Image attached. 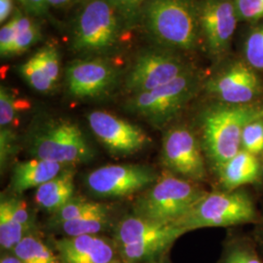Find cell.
<instances>
[{"instance_id":"obj_1","label":"cell","mask_w":263,"mask_h":263,"mask_svg":"<svg viewBox=\"0 0 263 263\" xmlns=\"http://www.w3.org/2000/svg\"><path fill=\"white\" fill-rule=\"evenodd\" d=\"M133 28L110 0H85L73 24L70 46L81 58L109 57L125 45Z\"/></svg>"},{"instance_id":"obj_2","label":"cell","mask_w":263,"mask_h":263,"mask_svg":"<svg viewBox=\"0 0 263 263\" xmlns=\"http://www.w3.org/2000/svg\"><path fill=\"white\" fill-rule=\"evenodd\" d=\"M140 23L158 47L173 52L194 50L201 37L196 0H148Z\"/></svg>"},{"instance_id":"obj_3","label":"cell","mask_w":263,"mask_h":263,"mask_svg":"<svg viewBox=\"0 0 263 263\" xmlns=\"http://www.w3.org/2000/svg\"><path fill=\"white\" fill-rule=\"evenodd\" d=\"M263 116V104L217 103L206 108L200 117L201 145L216 169L241 151L245 126Z\"/></svg>"},{"instance_id":"obj_4","label":"cell","mask_w":263,"mask_h":263,"mask_svg":"<svg viewBox=\"0 0 263 263\" xmlns=\"http://www.w3.org/2000/svg\"><path fill=\"white\" fill-rule=\"evenodd\" d=\"M207 193L198 182L166 170L137 199L133 214L162 223H175Z\"/></svg>"},{"instance_id":"obj_5","label":"cell","mask_w":263,"mask_h":263,"mask_svg":"<svg viewBox=\"0 0 263 263\" xmlns=\"http://www.w3.org/2000/svg\"><path fill=\"white\" fill-rule=\"evenodd\" d=\"M200 86L201 77L190 69L167 84L147 92L131 95L125 108L154 127H164L183 110L199 92Z\"/></svg>"},{"instance_id":"obj_6","label":"cell","mask_w":263,"mask_h":263,"mask_svg":"<svg viewBox=\"0 0 263 263\" xmlns=\"http://www.w3.org/2000/svg\"><path fill=\"white\" fill-rule=\"evenodd\" d=\"M257 213L252 197L242 189L208 192L175 224L185 233L208 227H228L254 222Z\"/></svg>"},{"instance_id":"obj_7","label":"cell","mask_w":263,"mask_h":263,"mask_svg":"<svg viewBox=\"0 0 263 263\" xmlns=\"http://www.w3.org/2000/svg\"><path fill=\"white\" fill-rule=\"evenodd\" d=\"M28 151L33 158L49 160L70 167L93 157L83 132L76 123L55 119L44 123L30 136Z\"/></svg>"},{"instance_id":"obj_8","label":"cell","mask_w":263,"mask_h":263,"mask_svg":"<svg viewBox=\"0 0 263 263\" xmlns=\"http://www.w3.org/2000/svg\"><path fill=\"white\" fill-rule=\"evenodd\" d=\"M192 69L176 52L158 48L145 51L136 59L125 77V89L139 94L167 84Z\"/></svg>"},{"instance_id":"obj_9","label":"cell","mask_w":263,"mask_h":263,"mask_svg":"<svg viewBox=\"0 0 263 263\" xmlns=\"http://www.w3.org/2000/svg\"><path fill=\"white\" fill-rule=\"evenodd\" d=\"M156 171L144 165L113 164L90 172L86 185L99 197L122 198L143 192L158 179Z\"/></svg>"},{"instance_id":"obj_10","label":"cell","mask_w":263,"mask_h":263,"mask_svg":"<svg viewBox=\"0 0 263 263\" xmlns=\"http://www.w3.org/2000/svg\"><path fill=\"white\" fill-rule=\"evenodd\" d=\"M200 140L186 126H175L164 134L161 160L166 170L183 179L200 182L207 170Z\"/></svg>"},{"instance_id":"obj_11","label":"cell","mask_w":263,"mask_h":263,"mask_svg":"<svg viewBox=\"0 0 263 263\" xmlns=\"http://www.w3.org/2000/svg\"><path fill=\"white\" fill-rule=\"evenodd\" d=\"M120 77L121 69L109 57L80 58L66 68V88L72 98L98 99L110 93Z\"/></svg>"},{"instance_id":"obj_12","label":"cell","mask_w":263,"mask_h":263,"mask_svg":"<svg viewBox=\"0 0 263 263\" xmlns=\"http://www.w3.org/2000/svg\"><path fill=\"white\" fill-rule=\"evenodd\" d=\"M87 121L95 137L114 155H133L151 143V138L138 125L111 113L92 111Z\"/></svg>"},{"instance_id":"obj_13","label":"cell","mask_w":263,"mask_h":263,"mask_svg":"<svg viewBox=\"0 0 263 263\" xmlns=\"http://www.w3.org/2000/svg\"><path fill=\"white\" fill-rule=\"evenodd\" d=\"M206 89L218 103L244 105L255 104L262 94L263 85L252 66L236 62L212 77Z\"/></svg>"},{"instance_id":"obj_14","label":"cell","mask_w":263,"mask_h":263,"mask_svg":"<svg viewBox=\"0 0 263 263\" xmlns=\"http://www.w3.org/2000/svg\"><path fill=\"white\" fill-rule=\"evenodd\" d=\"M239 19L233 0H201L199 23L201 37L204 38L211 55L226 53L235 32Z\"/></svg>"},{"instance_id":"obj_15","label":"cell","mask_w":263,"mask_h":263,"mask_svg":"<svg viewBox=\"0 0 263 263\" xmlns=\"http://www.w3.org/2000/svg\"><path fill=\"white\" fill-rule=\"evenodd\" d=\"M60 263H114L120 260L113 239L102 235L63 237L54 242Z\"/></svg>"},{"instance_id":"obj_16","label":"cell","mask_w":263,"mask_h":263,"mask_svg":"<svg viewBox=\"0 0 263 263\" xmlns=\"http://www.w3.org/2000/svg\"><path fill=\"white\" fill-rule=\"evenodd\" d=\"M20 76L38 93H50L61 74V55L58 48L47 44L38 49L19 67Z\"/></svg>"},{"instance_id":"obj_17","label":"cell","mask_w":263,"mask_h":263,"mask_svg":"<svg viewBox=\"0 0 263 263\" xmlns=\"http://www.w3.org/2000/svg\"><path fill=\"white\" fill-rule=\"evenodd\" d=\"M185 232L175 223H162L136 215H129L119 220L113 229V241L116 248L127 245L162 239H179Z\"/></svg>"},{"instance_id":"obj_18","label":"cell","mask_w":263,"mask_h":263,"mask_svg":"<svg viewBox=\"0 0 263 263\" xmlns=\"http://www.w3.org/2000/svg\"><path fill=\"white\" fill-rule=\"evenodd\" d=\"M216 172L223 190L232 191L257 181L262 173V164L257 156L241 149L218 166Z\"/></svg>"},{"instance_id":"obj_19","label":"cell","mask_w":263,"mask_h":263,"mask_svg":"<svg viewBox=\"0 0 263 263\" xmlns=\"http://www.w3.org/2000/svg\"><path fill=\"white\" fill-rule=\"evenodd\" d=\"M66 167L60 163L39 158L21 161L13 168L10 188L16 194L38 188L56 178Z\"/></svg>"},{"instance_id":"obj_20","label":"cell","mask_w":263,"mask_h":263,"mask_svg":"<svg viewBox=\"0 0 263 263\" xmlns=\"http://www.w3.org/2000/svg\"><path fill=\"white\" fill-rule=\"evenodd\" d=\"M74 170L66 167L56 178L36 188L34 200L38 207L52 215L74 197Z\"/></svg>"},{"instance_id":"obj_21","label":"cell","mask_w":263,"mask_h":263,"mask_svg":"<svg viewBox=\"0 0 263 263\" xmlns=\"http://www.w3.org/2000/svg\"><path fill=\"white\" fill-rule=\"evenodd\" d=\"M110 226L109 210L101 204L93 211H90L74 219L60 223L53 228L60 231L64 237H77L82 235H100Z\"/></svg>"},{"instance_id":"obj_22","label":"cell","mask_w":263,"mask_h":263,"mask_svg":"<svg viewBox=\"0 0 263 263\" xmlns=\"http://www.w3.org/2000/svg\"><path fill=\"white\" fill-rule=\"evenodd\" d=\"M13 17L16 21V34L10 58L24 54L42 38L41 28L32 15L17 9Z\"/></svg>"},{"instance_id":"obj_23","label":"cell","mask_w":263,"mask_h":263,"mask_svg":"<svg viewBox=\"0 0 263 263\" xmlns=\"http://www.w3.org/2000/svg\"><path fill=\"white\" fill-rule=\"evenodd\" d=\"M12 253L22 263H60L56 253L36 234L24 237Z\"/></svg>"},{"instance_id":"obj_24","label":"cell","mask_w":263,"mask_h":263,"mask_svg":"<svg viewBox=\"0 0 263 263\" xmlns=\"http://www.w3.org/2000/svg\"><path fill=\"white\" fill-rule=\"evenodd\" d=\"M28 235L10 211L5 198L0 202V247L2 254L12 253L24 237Z\"/></svg>"},{"instance_id":"obj_25","label":"cell","mask_w":263,"mask_h":263,"mask_svg":"<svg viewBox=\"0 0 263 263\" xmlns=\"http://www.w3.org/2000/svg\"><path fill=\"white\" fill-rule=\"evenodd\" d=\"M28 108V103L21 101L16 94L7 87H0V126L1 128H10L19 119L21 110Z\"/></svg>"},{"instance_id":"obj_26","label":"cell","mask_w":263,"mask_h":263,"mask_svg":"<svg viewBox=\"0 0 263 263\" xmlns=\"http://www.w3.org/2000/svg\"><path fill=\"white\" fill-rule=\"evenodd\" d=\"M100 205L101 203L89 200L87 198L74 196L71 198L64 207L61 208L59 211H57L56 213L52 215L50 220V227L53 228L54 226L60 223L74 219L76 217L82 216L90 211H93Z\"/></svg>"},{"instance_id":"obj_27","label":"cell","mask_w":263,"mask_h":263,"mask_svg":"<svg viewBox=\"0 0 263 263\" xmlns=\"http://www.w3.org/2000/svg\"><path fill=\"white\" fill-rule=\"evenodd\" d=\"M219 263H263L254 246L246 240L230 242Z\"/></svg>"},{"instance_id":"obj_28","label":"cell","mask_w":263,"mask_h":263,"mask_svg":"<svg viewBox=\"0 0 263 263\" xmlns=\"http://www.w3.org/2000/svg\"><path fill=\"white\" fill-rule=\"evenodd\" d=\"M246 63L254 70H263V24L253 28L245 42Z\"/></svg>"},{"instance_id":"obj_29","label":"cell","mask_w":263,"mask_h":263,"mask_svg":"<svg viewBox=\"0 0 263 263\" xmlns=\"http://www.w3.org/2000/svg\"><path fill=\"white\" fill-rule=\"evenodd\" d=\"M241 149L257 157L262 156L263 116L254 119L245 126L241 139Z\"/></svg>"},{"instance_id":"obj_30","label":"cell","mask_w":263,"mask_h":263,"mask_svg":"<svg viewBox=\"0 0 263 263\" xmlns=\"http://www.w3.org/2000/svg\"><path fill=\"white\" fill-rule=\"evenodd\" d=\"M5 200L7 201L11 213L20 224L24 227L26 233L28 235L35 234V220L28 209V204L18 197H5Z\"/></svg>"},{"instance_id":"obj_31","label":"cell","mask_w":263,"mask_h":263,"mask_svg":"<svg viewBox=\"0 0 263 263\" xmlns=\"http://www.w3.org/2000/svg\"><path fill=\"white\" fill-rule=\"evenodd\" d=\"M239 19L258 21L263 19V0H233Z\"/></svg>"},{"instance_id":"obj_32","label":"cell","mask_w":263,"mask_h":263,"mask_svg":"<svg viewBox=\"0 0 263 263\" xmlns=\"http://www.w3.org/2000/svg\"><path fill=\"white\" fill-rule=\"evenodd\" d=\"M123 16L135 27L140 23L141 11L148 0H110Z\"/></svg>"},{"instance_id":"obj_33","label":"cell","mask_w":263,"mask_h":263,"mask_svg":"<svg viewBox=\"0 0 263 263\" xmlns=\"http://www.w3.org/2000/svg\"><path fill=\"white\" fill-rule=\"evenodd\" d=\"M17 149V139L11 128H1L0 132V161L1 167H5L11 156Z\"/></svg>"},{"instance_id":"obj_34","label":"cell","mask_w":263,"mask_h":263,"mask_svg":"<svg viewBox=\"0 0 263 263\" xmlns=\"http://www.w3.org/2000/svg\"><path fill=\"white\" fill-rule=\"evenodd\" d=\"M16 34V21L14 17L2 25L0 29V54L2 58H10Z\"/></svg>"},{"instance_id":"obj_35","label":"cell","mask_w":263,"mask_h":263,"mask_svg":"<svg viewBox=\"0 0 263 263\" xmlns=\"http://www.w3.org/2000/svg\"><path fill=\"white\" fill-rule=\"evenodd\" d=\"M20 4L25 8L27 13L37 16V17H44L48 15L49 11V3L47 0H17Z\"/></svg>"},{"instance_id":"obj_36","label":"cell","mask_w":263,"mask_h":263,"mask_svg":"<svg viewBox=\"0 0 263 263\" xmlns=\"http://www.w3.org/2000/svg\"><path fill=\"white\" fill-rule=\"evenodd\" d=\"M14 0H0V23L4 25L14 15Z\"/></svg>"},{"instance_id":"obj_37","label":"cell","mask_w":263,"mask_h":263,"mask_svg":"<svg viewBox=\"0 0 263 263\" xmlns=\"http://www.w3.org/2000/svg\"><path fill=\"white\" fill-rule=\"evenodd\" d=\"M85 0H47L50 7L56 9H68L78 3H83Z\"/></svg>"},{"instance_id":"obj_38","label":"cell","mask_w":263,"mask_h":263,"mask_svg":"<svg viewBox=\"0 0 263 263\" xmlns=\"http://www.w3.org/2000/svg\"><path fill=\"white\" fill-rule=\"evenodd\" d=\"M0 263H22L19 258L13 253H5L1 255Z\"/></svg>"},{"instance_id":"obj_39","label":"cell","mask_w":263,"mask_h":263,"mask_svg":"<svg viewBox=\"0 0 263 263\" xmlns=\"http://www.w3.org/2000/svg\"><path fill=\"white\" fill-rule=\"evenodd\" d=\"M151 263H173L171 261V259H170L169 254H167V255H165L164 257H162V258H160L158 260H156V261H154V262Z\"/></svg>"},{"instance_id":"obj_40","label":"cell","mask_w":263,"mask_h":263,"mask_svg":"<svg viewBox=\"0 0 263 263\" xmlns=\"http://www.w3.org/2000/svg\"><path fill=\"white\" fill-rule=\"evenodd\" d=\"M114 263H122V261H121V260H118V261H116V262Z\"/></svg>"},{"instance_id":"obj_41","label":"cell","mask_w":263,"mask_h":263,"mask_svg":"<svg viewBox=\"0 0 263 263\" xmlns=\"http://www.w3.org/2000/svg\"><path fill=\"white\" fill-rule=\"evenodd\" d=\"M261 164H262V168H263V154H262V163H261Z\"/></svg>"}]
</instances>
